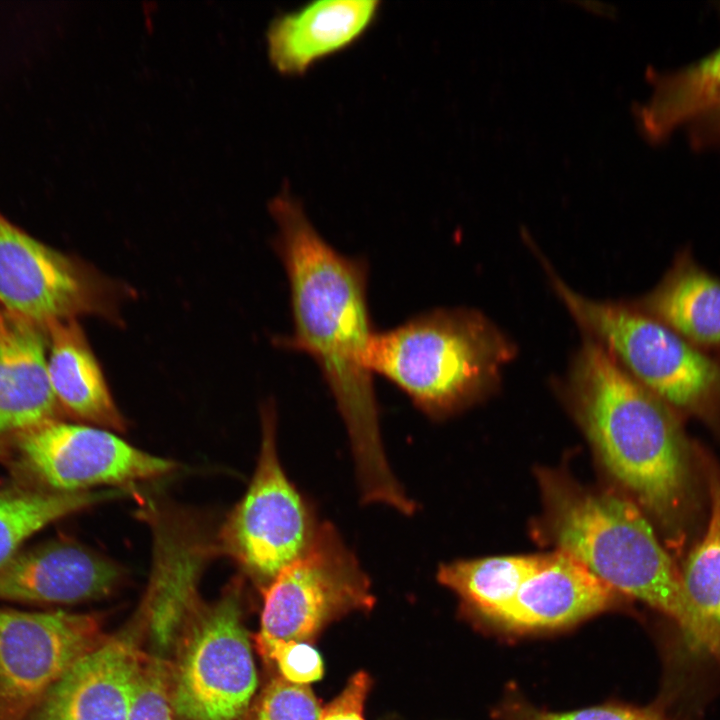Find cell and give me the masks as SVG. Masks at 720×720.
Listing matches in <instances>:
<instances>
[{
    "instance_id": "7402d4cb",
    "label": "cell",
    "mask_w": 720,
    "mask_h": 720,
    "mask_svg": "<svg viewBox=\"0 0 720 720\" xmlns=\"http://www.w3.org/2000/svg\"><path fill=\"white\" fill-rule=\"evenodd\" d=\"M120 490L57 492L39 488L0 491V568L46 525L97 503L122 496Z\"/></svg>"
},
{
    "instance_id": "83f0119b",
    "label": "cell",
    "mask_w": 720,
    "mask_h": 720,
    "mask_svg": "<svg viewBox=\"0 0 720 720\" xmlns=\"http://www.w3.org/2000/svg\"><path fill=\"white\" fill-rule=\"evenodd\" d=\"M697 135L702 141L720 143V111L698 122Z\"/></svg>"
},
{
    "instance_id": "5bb4252c",
    "label": "cell",
    "mask_w": 720,
    "mask_h": 720,
    "mask_svg": "<svg viewBox=\"0 0 720 720\" xmlns=\"http://www.w3.org/2000/svg\"><path fill=\"white\" fill-rule=\"evenodd\" d=\"M380 5L377 0H323L279 15L267 31L271 63L281 74L303 75L356 43L374 24Z\"/></svg>"
},
{
    "instance_id": "5b68a950",
    "label": "cell",
    "mask_w": 720,
    "mask_h": 720,
    "mask_svg": "<svg viewBox=\"0 0 720 720\" xmlns=\"http://www.w3.org/2000/svg\"><path fill=\"white\" fill-rule=\"evenodd\" d=\"M550 278L574 318L637 381L678 414L720 426V359L639 308L588 299Z\"/></svg>"
},
{
    "instance_id": "4fadbf2b",
    "label": "cell",
    "mask_w": 720,
    "mask_h": 720,
    "mask_svg": "<svg viewBox=\"0 0 720 720\" xmlns=\"http://www.w3.org/2000/svg\"><path fill=\"white\" fill-rule=\"evenodd\" d=\"M121 578L114 562L72 541L18 552L0 568V599L74 604L110 593Z\"/></svg>"
},
{
    "instance_id": "44dd1931",
    "label": "cell",
    "mask_w": 720,
    "mask_h": 720,
    "mask_svg": "<svg viewBox=\"0 0 720 720\" xmlns=\"http://www.w3.org/2000/svg\"><path fill=\"white\" fill-rule=\"evenodd\" d=\"M550 554L495 556L442 564L438 581L482 615L495 618L515 598L522 584Z\"/></svg>"
},
{
    "instance_id": "52a82bcc",
    "label": "cell",
    "mask_w": 720,
    "mask_h": 720,
    "mask_svg": "<svg viewBox=\"0 0 720 720\" xmlns=\"http://www.w3.org/2000/svg\"><path fill=\"white\" fill-rule=\"evenodd\" d=\"M320 524L283 470L276 449L274 409L266 406L255 472L221 528V548L265 588L309 548Z\"/></svg>"
},
{
    "instance_id": "d4e9b609",
    "label": "cell",
    "mask_w": 720,
    "mask_h": 720,
    "mask_svg": "<svg viewBox=\"0 0 720 720\" xmlns=\"http://www.w3.org/2000/svg\"><path fill=\"white\" fill-rule=\"evenodd\" d=\"M169 673L170 667L162 656H147L129 720H173Z\"/></svg>"
},
{
    "instance_id": "3957f363",
    "label": "cell",
    "mask_w": 720,
    "mask_h": 720,
    "mask_svg": "<svg viewBox=\"0 0 720 720\" xmlns=\"http://www.w3.org/2000/svg\"><path fill=\"white\" fill-rule=\"evenodd\" d=\"M552 533L559 550L579 559L617 592L666 616L678 638L700 640L702 623L680 569L633 502L611 494L571 495L557 505Z\"/></svg>"
},
{
    "instance_id": "7a4b0ae2",
    "label": "cell",
    "mask_w": 720,
    "mask_h": 720,
    "mask_svg": "<svg viewBox=\"0 0 720 720\" xmlns=\"http://www.w3.org/2000/svg\"><path fill=\"white\" fill-rule=\"evenodd\" d=\"M571 386L603 463L669 540L683 543L700 516L702 468L679 414L592 340L577 356Z\"/></svg>"
},
{
    "instance_id": "4316f807",
    "label": "cell",
    "mask_w": 720,
    "mask_h": 720,
    "mask_svg": "<svg viewBox=\"0 0 720 720\" xmlns=\"http://www.w3.org/2000/svg\"><path fill=\"white\" fill-rule=\"evenodd\" d=\"M370 684L367 673L353 675L343 691L322 708L318 720H365L363 707Z\"/></svg>"
},
{
    "instance_id": "cb8c5ba5",
    "label": "cell",
    "mask_w": 720,
    "mask_h": 720,
    "mask_svg": "<svg viewBox=\"0 0 720 720\" xmlns=\"http://www.w3.org/2000/svg\"><path fill=\"white\" fill-rule=\"evenodd\" d=\"M255 640L261 655L277 664L284 679L307 685L322 677V657L310 644L281 639Z\"/></svg>"
},
{
    "instance_id": "ba28073f",
    "label": "cell",
    "mask_w": 720,
    "mask_h": 720,
    "mask_svg": "<svg viewBox=\"0 0 720 720\" xmlns=\"http://www.w3.org/2000/svg\"><path fill=\"white\" fill-rule=\"evenodd\" d=\"M0 458L35 488L57 492L149 480L175 468L110 430L58 419L0 437Z\"/></svg>"
},
{
    "instance_id": "9a60e30c",
    "label": "cell",
    "mask_w": 720,
    "mask_h": 720,
    "mask_svg": "<svg viewBox=\"0 0 720 720\" xmlns=\"http://www.w3.org/2000/svg\"><path fill=\"white\" fill-rule=\"evenodd\" d=\"M616 592L579 559L558 550L494 619L515 630L566 626L610 607Z\"/></svg>"
},
{
    "instance_id": "484cf974",
    "label": "cell",
    "mask_w": 720,
    "mask_h": 720,
    "mask_svg": "<svg viewBox=\"0 0 720 720\" xmlns=\"http://www.w3.org/2000/svg\"><path fill=\"white\" fill-rule=\"evenodd\" d=\"M510 720H673L657 707L603 705L581 710L553 713L519 706L511 711Z\"/></svg>"
},
{
    "instance_id": "8fae6325",
    "label": "cell",
    "mask_w": 720,
    "mask_h": 720,
    "mask_svg": "<svg viewBox=\"0 0 720 720\" xmlns=\"http://www.w3.org/2000/svg\"><path fill=\"white\" fill-rule=\"evenodd\" d=\"M104 639L90 614L0 608V720H27L66 670Z\"/></svg>"
},
{
    "instance_id": "8992f818",
    "label": "cell",
    "mask_w": 720,
    "mask_h": 720,
    "mask_svg": "<svg viewBox=\"0 0 720 720\" xmlns=\"http://www.w3.org/2000/svg\"><path fill=\"white\" fill-rule=\"evenodd\" d=\"M240 600L231 587L187 617L169 673L171 706L183 720H237L253 697L257 676Z\"/></svg>"
},
{
    "instance_id": "30bf717a",
    "label": "cell",
    "mask_w": 720,
    "mask_h": 720,
    "mask_svg": "<svg viewBox=\"0 0 720 720\" xmlns=\"http://www.w3.org/2000/svg\"><path fill=\"white\" fill-rule=\"evenodd\" d=\"M123 290L0 213V302L8 312L41 328L83 314L114 321Z\"/></svg>"
},
{
    "instance_id": "d6986e66",
    "label": "cell",
    "mask_w": 720,
    "mask_h": 720,
    "mask_svg": "<svg viewBox=\"0 0 720 720\" xmlns=\"http://www.w3.org/2000/svg\"><path fill=\"white\" fill-rule=\"evenodd\" d=\"M653 80V93L639 108L637 119L644 135L658 141L688 122L720 111V47Z\"/></svg>"
},
{
    "instance_id": "6da1fadb",
    "label": "cell",
    "mask_w": 720,
    "mask_h": 720,
    "mask_svg": "<svg viewBox=\"0 0 720 720\" xmlns=\"http://www.w3.org/2000/svg\"><path fill=\"white\" fill-rule=\"evenodd\" d=\"M269 210L277 225L274 248L287 274L293 331L277 344L317 363L350 438L364 503L390 504L402 487L382 445L372 373L366 366L375 332L367 300L368 264L332 247L288 192Z\"/></svg>"
},
{
    "instance_id": "ac0fdd59",
    "label": "cell",
    "mask_w": 720,
    "mask_h": 720,
    "mask_svg": "<svg viewBox=\"0 0 720 720\" xmlns=\"http://www.w3.org/2000/svg\"><path fill=\"white\" fill-rule=\"evenodd\" d=\"M637 308L701 349H720V278L700 266L688 249L676 255Z\"/></svg>"
},
{
    "instance_id": "9c48e42d",
    "label": "cell",
    "mask_w": 720,
    "mask_h": 720,
    "mask_svg": "<svg viewBox=\"0 0 720 720\" xmlns=\"http://www.w3.org/2000/svg\"><path fill=\"white\" fill-rule=\"evenodd\" d=\"M369 578L329 522L309 548L264 588L260 640L311 641L328 623L372 608Z\"/></svg>"
},
{
    "instance_id": "277c9868",
    "label": "cell",
    "mask_w": 720,
    "mask_h": 720,
    "mask_svg": "<svg viewBox=\"0 0 720 720\" xmlns=\"http://www.w3.org/2000/svg\"><path fill=\"white\" fill-rule=\"evenodd\" d=\"M505 338L479 313L434 309L375 331L366 366L408 395L431 417L467 402L511 357Z\"/></svg>"
},
{
    "instance_id": "e0dca14e",
    "label": "cell",
    "mask_w": 720,
    "mask_h": 720,
    "mask_svg": "<svg viewBox=\"0 0 720 720\" xmlns=\"http://www.w3.org/2000/svg\"><path fill=\"white\" fill-rule=\"evenodd\" d=\"M45 329L48 374L60 408L98 427L124 430L125 421L76 319L54 321Z\"/></svg>"
},
{
    "instance_id": "2e32d148",
    "label": "cell",
    "mask_w": 720,
    "mask_h": 720,
    "mask_svg": "<svg viewBox=\"0 0 720 720\" xmlns=\"http://www.w3.org/2000/svg\"><path fill=\"white\" fill-rule=\"evenodd\" d=\"M41 327L0 309V437L56 420Z\"/></svg>"
},
{
    "instance_id": "ffe728a7",
    "label": "cell",
    "mask_w": 720,
    "mask_h": 720,
    "mask_svg": "<svg viewBox=\"0 0 720 720\" xmlns=\"http://www.w3.org/2000/svg\"><path fill=\"white\" fill-rule=\"evenodd\" d=\"M700 461L708 517L703 534L690 549L680 573L702 623V654L720 671V468L704 455H700Z\"/></svg>"
},
{
    "instance_id": "7c38bea8",
    "label": "cell",
    "mask_w": 720,
    "mask_h": 720,
    "mask_svg": "<svg viewBox=\"0 0 720 720\" xmlns=\"http://www.w3.org/2000/svg\"><path fill=\"white\" fill-rule=\"evenodd\" d=\"M147 656L128 634L78 658L27 720H129Z\"/></svg>"
},
{
    "instance_id": "603a6c76",
    "label": "cell",
    "mask_w": 720,
    "mask_h": 720,
    "mask_svg": "<svg viewBox=\"0 0 720 720\" xmlns=\"http://www.w3.org/2000/svg\"><path fill=\"white\" fill-rule=\"evenodd\" d=\"M321 710L308 685L280 677L272 680L262 692L251 720H318Z\"/></svg>"
}]
</instances>
